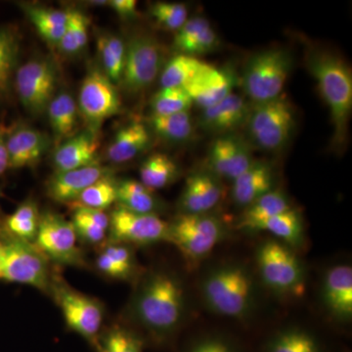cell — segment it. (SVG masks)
Segmentation results:
<instances>
[{"label":"cell","instance_id":"cell-34","mask_svg":"<svg viewBox=\"0 0 352 352\" xmlns=\"http://www.w3.org/2000/svg\"><path fill=\"white\" fill-rule=\"evenodd\" d=\"M206 63L189 55L171 58L161 75L162 87L184 88L203 69Z\"/></svg>","mask_w":352,"mask_h":352},{"label":"cell","instance_id":"cell-46","mask_svg":"<svg viewBox=\"0 0 352 352\" xmlns=\"http://www.w3.org/2000/svg\"><path fill=\"white\" fill-rule=\"evenodd\" d=\"M109 6L112 7L118 15L126 19L135 17L138 14V1L135 0H112L109 2Z\"/></svg>","mask_w":352,"mask_h":352},{"label":"cell","instance_id":"cell-5","mask_svg":"<svg viewBox=\"0 0 352 352\" xmlns=\"http://www.w3.org/2000/svg\"><path fill=\"white\" fill-rule=\"evenodd\" d=\"M292 57L284 50H268L250 58L243 74V88L256 104L281 96L291 73Z\"/></svg>","mask_w":352,"mask_h":352},{"label":"cell","instance_id":"cell-32","mask_svg":"<svg viewBox=\"0 0 352 352\" xmlns=\"http://www.w3.org/2000/svg\"><path fill=\"white\" fill-rule=\"evenodd\" d=\"M149 124L157 135L170 142H185L194 133L193 122L189 112L168 116L153 115Z\"/></svg>","mask_w":352,"mask_h":352},{"label":"cell","instance_id":"cell-1","mask_svg":"<svg viewBox=\"0 0 352 352\" xmlns=\"http://www.w3.org/2000/svg\"><path fill=\"white\" fill-rule=\"evenodd\" d=\"M184 302L179 280L168 273H155L146 280L136 298V316L157 342H162L179 326Z\"/></svg>","mask_w":352,"mask_h":352},{"label":"cell","instance_id":"cell-15","mask_svg":"<svg viewBox=\"0 0 352 352\" xmlns=\"http://www.w3.org/2000/svg\"><path fill=\"white\" fill-rule=\"evenodd\" d=\"M252 163L247 145L236 136H221L210 147L208 164L214 176L235 180Z\"/></svg>","mask_w":352,"mask_h":352},{"label":"cell","instance_id":"cell-42","mask_svg":"<svg viewBox=\"0 0 352 352\" xmlns=\"http://www.w3.org/2000/svg\"><path fill=\"white\" fill-rule=\"evenodd\" d=\"M208 25V21L203 17H194L186 21V23L176 32L173 41L176 50L179 51V54L189 55L192 45Z\"/></svg>","mask_w":352,"mask_h":352},{"label":"cell","instance_id":"cell-29","mask_svg":"<svg viewBox=\"0 0 352 352\" xmlns=\"http://www.w3.org/2000/svg\"><path fill=\"white\" fill-rule=\"evenodd\" d=\"M73 223L76 235L90 244H99L105 239L110 219L103 210L74 207Z\"/></svg>","mask_w":352,"mask_h":352},{"label":"cell","instance_id":"cell-37","mask_svg":"<svg viewBox=\"0 0 352 352\" xmlns=\"http://www.w3.org/2000/svg\"><path fill=\"white\" fill-rule=\"evenodd\" d=\"M118 183L110 175L104 176L90 185L80 194L71 207H82L103 210L117 201Z\"/></svg>","mask_w":352,"mask_h":352},{"label":"cell","instance_id":"cell-39","mask_svg":"<svg viewBox=\"0 0 352 352\" xmlns=\"http://www.w3.org/2000/svg\"><path fill=\"white\" fill-rule=\"evenodd\" d=\"M89 20L80 10H68L66 31L58 46L66 54H76L82 51L88 41Z\"/></svg>","mask_w":352,"mask_h":352},{"label":"cell","instance_id":"cell-7","mask_svg":"<svg viewBox=\"0 0 352 352\" xmlns=\"http://www.w3.org/2000/svg\"><path fill=\"white\" fill-rule=\"evenodd\" d=\"M256 258L261 276L270 289L285 295H302L305 272L298 256L288 245L267 241L259 248Z\"/></svg>","mask_w":352,"mask_h":352},{"label":"cell","instance_id":"cell-24","mask_svg":"<svg viewBox=\"0 0 352 352\" xmlns=\"http://www.w3.org/2000/svg\"><path fill=\"white\" fill-rule=\"evenodd\" d=\"M150 141L151 136L147 127L141 122H131L117 132L106 156L112 163H126L147 149Z\"/></svg>","mask_w":352,"mask_h":352},{"label":"cell","instance_id":"cell-33","mask_svg":"<svg viewBox=\"0 0 352 352\" xmlns=\"http://www.w3.org/2000/svg\"><path fill=\"white\" fill-rule=\"evenodd\" d=\"M97 50L105 69V75L115 85L120 82L124 61H126V45L118 36H100L97 41Z\"/></svg>","mask_w":352,"mask_h":352},{"label":"cell","instance_id":"cell-41","mask_svg":"<svg viewBox=\"0 0 352 352\" xmlns=\"http://www.w3.org/2000/svg\"><path fill=\"white\" fill-rule=\"evenodd\" d=\"M155 21L166 31L177 32L188 20V10L182 3L157 2L150 9Z\"/></svg>","mask_w":352,"mask_h":352},{"label":"cell","instance_id":"cell-2","mask_svg":"<svg viewBox=\"0 0 352 352\" xmlns=\"http://www.w3.org/2000/svg\"><path fill=\"white\" fill-rule=\"evenodd\" d=\"M307 68L314 76L324 100L330 109L333 145L346 143L352 109V75L344 60L325 50L308 53Z\"/></svg>","mask_w":352,"mask_h":352},{"label":"cell","instance_id":"cell-17","mask_svg":"<svg viewBox=\"0 0 352 352\" xmlns=\"http://www.w3.org/2000/svg\"><path fill=\"white\" fill-rule=\"evenodd\" d=\"M233 85L230 74L205 64L198 75L183 89L188 94L193 103L204 110L232 94Z\"/></svg>","mask_w":352,"mask_h":352},{"label":"cell","instance_id":"cell-36","mask_svg":"<svg viewBox=\"0 0 352 352\" xmlns=\"http://www.w3.org/2000/svg\"><path fill=\"white\" fill-rule=\"evenodd\" d=\"M19 53L17 34L10 29L0 28V101L10 90L11 80Z\"/></svg>","mask_w":352,"mask_h":352},{"label":"cell","instance_id":"cell-45","mask_svg":"<svg viewBox=\"0 0 352 352\" xmlns=\"http://www.w3.org/2000/svg\"><path fill=\"white\" fill-rule=\"evenodd\" d=\"M104 252L110 256L111 258L115 259L122 266L126 267L127 270L134 271V258L133 254L129 247L126 245L120 244H112L108 245L107 247L104 249Z\"/></svg>","mask_w":352,"mask_h":352},{"label":"cell","instance_id":"cell-6","mask_svg":"<svg viewBox=\"0 0 352 352\" xmlns=\"http://www.w3.org/2000/svg\"><path fill=\"white\" fill-rule=\"evenodd\" d=\"M247 120L250 138L256 146L267 151L279 150L286 145L296 122L293 106L282 95L256 104Z\"/></svg>","mask_w":352,"mask_h":352},{"label":"cell","instance_id":"cell-44","mask_svg":"<svg viewBox=\"0 0 352 352\" xmlns=\"http://www.w3.org/2000/svg\"><path fill=\"white\" fill-rule=\"evenodd\" d=\"M96 264L97 267L102 273L107 275L108 277L113 278V279H127L133 273V271L127 270L126 267L122 266V264L116 261L104 252L99 254Z\"/></svg>","mask_w":352,"mask_h":352},{"label":"cell","instance_id":"cell-20","mask_svg":"<svg viewBox=\"0 0 352 352\" xmlns=\"http://www.w3.org/2000/svg\"><path fill=\"white\" fill-rule=\"evenodd\" d=\"M99 143L96 134L92 132L76 133L60 145L53 156L56 173L76 170L98 164Z\"/></svg>","mask_w":352,"mask_h":352},{"label":"cell","instance_id":"cell-19","mask_svg":"<svg viewBox=\"0 0 352 352\" xmlns=\"http://www.w3.org/2000/svg\"><path fill=\"white\" fill-rule=\"evenodd\" d=\"M221 185L214 175L199 173L190 175L185 183L179 206L183 214H208L221 199Z\"/></svg>","mask_w":352,"mask_h":352},{"label":"cell","instance_id":"cell-3","mask_svg":"<svg viewBox=\"0 0 352 352\" xmlns=\"http://www.w3.org/2000/svg\"><path fill=\"white\" fill-rule=\"evenodd\" d=\"M203 294L208 307L217 314L242 318L252 307V278L241 266H224L208 275Z\"/></svg>","mask_w":352,"mask_h":352},{"label":"cell","instance_id":"cell-49","mask_svg":"<svg viewBox=\"0 0 352 352\" xmlns=\"http://www.w3.org/2000/svg\"><path fill=\"white\" fill-rule=\"evenodd\" d=\"M346 352H349V351H346Z\"/></svg>","mask_w":352,"mask_h":352},{"label":"cell","instance_id":"cell-8","mask_svg":"<svg viewBox=\"0 0 352 352\" xmlns=\"http://www.w3.org/2000/svg\"><path fill=\"white\" fill-rule=\"evenodd\" d=\"M221 223L214 217L182 214L170 224V242L178 248L191 263H200L214 249L222 238Z\"/></svg>","mask_w":352,"mask_h":352},{"label":"cell","instance_id":"cell-28","mask_svg":"<svg viewBox=\"0 0 352 352\" xmlns=\"http://www.w3.org/2000/svg\"><path fill=\"white\" fill-rule=\"evenodd\" d=\"M24 10L38 34L48 43L58 45L66 31L68 11L28 6Z\"/></svg>","mask_w":352,"mask_h":352},{"label":"cell","instance_id":"cell-14","mask_svg":"<svg viewBox=\"0 0 352 352\" xmlns=\"http://www.w3.org/2000/svg\"><path fill=\"white\" fill-rule=\"evenodd\" d=\"M78 108L83 119L96 129L120 112L122 102L107 76L99 69H92L82 80Z\"/></svg>","mask_w":352,"mask_h":352},{"label":"cell","instance_id":"cell-11","mask_svg":"<svg viewBox=\"0 0 352 352\" xmlns=\"http://www.w3.org/2000/svg\"><path fill=\"white\" fill-rule=\"evenodd\" d=\"M51 291L63 314L67 326L94 346L103 322L101 303L64 283L53 282Z\"/></svg>","mask_w":352,"mask_h":352},{"label":"cell","instance_id":"cell-27","mask_svg":"<svg viewBox=\"0 0 352 352\" xmlns=\"http://www.w3.org/2000/svg\"><path fill=\"white\" fill-rule=\"evenodd\" d=\"M139 175L140 182L153 192L175 182L178 175L177 164L168 155L157 153L148 157L141 164Z\"/></svg>","mask_w":352,"mask_h":352},{"label":"cell","instance_id":"cell-26","mask_svg":"<svg viewBox=\"0 0 352 352\" xmlns=\"http://www.w3.org/2000/svg\"><path fill=\"white\" fill-rule=\"evenodd\" d=\"M289 201L282 192L271 190L245 207L238 227L256 230V227L270 217L291 210Z\"/></svg>","mask_w":352,"mask_h":352},{"label":"cell","instance_id":"cell-40","mask_svg":"<svg viewBox=\"0 0 352 352\" xmlns=\"http://www.w3.org/2000/svg\"><path fill=\"white\" fill-rule=\"evenodd\" d=\"M193 101L183 88L162 87L153 96L151 108L153 115L168 116L188 112Z\"/></svg>","mask_w":352,"mask_h":352},{"label":"cell","instance_id":"cell-23","mask_svg":"<svg viewBox=\"0 0 352 352\" xmlns=\"http://www.w3.org/2000/svg\"><path fill=\"white\" fill-rule=\"evenodd\" d=\"M273 187L272 170L268 164L254 163L233 180V200L237 205L248 207Z\"/></svg>","mask_w":352,"mask_h":352},{"label":"cell","instance_id":"cell-43","mask_svg":"<svg viewBox=\"0 0 352 352\" xmlns=\"http://www.w3.org/2000/svg\"><path fill=\"white\" fill-rule=\"evenodd\" d=\"M183 352H242L232 340L222 336H205L192 342Z\"/></svg>","mask_w":352,"mask_h":352},{"label":"cell","instance_id":"cell-48","mask_svg":"<svg viewBox=\"0 0 352 352\" xmlns=\"http://www.w3.org/2000/svg\"><path fill=\"white\" fill-rule=\"evenodd\" d=\"M2 251H3V243H2V239L0 238V265H1Z\"/></svg>","mask_w":352,"mask_h":352},{"label":"cell","instance_id":"cell-21","mask_svg":"<svg viewBox=\"0 0 352 352\" xmlns=\"http://www.w3.org/2000/svg\"><path fill=\"white\" fill-rule=\"evenodd\" d=\"M324 302L340 321L352 317V270L349 265L333 266L324 280Z\"/></svg>","mask_w":352,"mask_h":352},{"label":"cell","instance_id":"cell-30","mask_svg":"<svg viewBox=\"0 0 352 352\" xmlns=\"http://www.w3.org/2000/svg\"><path fill=\"white\" fill-rule=\"evenodd\" d=\"M117 201L119 207L138 214H155L157 201L152 191L133 179L118 183Z\"/></svg>","mask_w":352,"mask_h":352},{"label":"cell","instance_id":"cell-12","mask_svg":"<svg viewBox=\"0 0 352 352\" xmlns=\"http://www.w3.org/2000/svg\"><path fill=\"white\" fill-rule=\"evenodd\" d=\"M36 247L46 258L64 265H82V254L73 223L54 212L39 217Z\"/></svg>","mask_w":352,"mask_h":352},{"label":"cell","instance_id":"cell-4","mask_svg":"<svg viewBox=\"0 0 352 352\" xmlns=\"http://www.w3.org/2000/svg\"><path fill=\"white\" fill-rule=\"evenodd\" d=\"M3 243L0 280L8 283L29 285L47 293L52 289L48 259L36 245L0 233Z\"/></svg>","mask_w":352,"mask_h":352},{"label":"cell","instance_id":"cell-47","mask_svg":"<svg viewBox=\"0 0 352 352\" xmlns=\"http://www.w3.org/2000/svg\"><path fill=\"white\" fill-rule=\"evenodd\" d=\"M8 129L0 124V177L9 170L8 150H7L6 138Z\"/></svg>","mask_w":352,"mask_h":352},{"label":"cell","instance_id":"cell-18","mask_svg":"<svg viewBox=\"0 0 352 352\" xmlns=\"http://www.w3.org/2000/svg\"><path fill=\"white\" fill-rule=\"evenodd\" d=\"M109 175L107 168L99 164L55 173L47 183V194L57 203L71 205L90 185Z\"/></svg>","mask_w":352,"mask_h":352},{"label":"cell","instance_id":"cell-22","mask_svg":"<svg viewBox=\"0 0 352 352\" xmlns=\"http://www.w3.org/2000/svg\"><path fill=\"white\" fill-rule=\"evenodd\" d=\"M250 110L239 95L229 94L214 106L204 109L201 126L214 133H226L241 126L249 117Z\"/></svg>","mask_w":352,"mask_h":352},{"label":"cell","instance_id":"cell-13","mask_svg":"<svg viewBox=\"0 0 352 352\" xmlns=\"http://www.w3.org/2000/svg\"><path fill=\"white\" fill-rule=\"evenodd\" d=\"M109 219L112 244L150 245L170 239V224L156 214H138L118 207Z\"/></svg>","mask_w":352,"mask_h":352},{"label":"cell","instance_id":"cell-38","mask_svg":"<svg viewBox=\"0 0 352 352\" xmlns=\"http://www.w3.org/2000/svg\"><path fill=\"white\" fill-rule=\"evenodd\" d=\"M94 346L97 352H144L143 340L120 326H115L99 335Z\"/></svg>","mask_w":352,"mask_h":352},{"label":"cell","instance_id":"cell-16","mask_svg":"<svg viewBox=\"0 0 352 352\" xmlns=\"http://www.w3.org/2000/svg\"><path fill=\"white\" fill-rule=\"evenodd\" d=\"M9 168L34 166L48 148V138L38 129L25 126L8 129L6 138Z\"/></svg>","mask_w":352,"mask_h":352},{"label":"cell","instance_id":"cell-9","mask_svg":"<svg viewBox=\"0 0 352 352\" xmlns=\"http://www.w3.org/2000/svg\"><path fill=\"white\" fill-rule=\"evenodd\" d=\"M163 61V51L152 36L138 34L126 46V61L120 82L129 94H138L156 80Z\"/></svg>","mask_w":352,"mask_h":352},{"label":"cell","instance_id":"cell-10","mask_svg":"<svg viewBox=\"0 0 352 352\" xmlns=\"http://www.w3.org/2000/svg\"><path fill=\"white\" fill-rule=\"evenodd\" d=\"M14 85L21 103L29 112L43 113L55 97L56 69L48 60H30L16 72Z\"/></svg>","mask_w":352,"mask_h":352},{"label":"cell","instance_id":"cell-25","mask_svg":"<svg viewBox=\"0 0 352 352\" xmlns=\"http://www.w3.org/2000/svg\"><path fill=\"white\" fill-rule=\"evenodd\" d=\"M53 133L59 140H68L76 134L78 108L75 99L67 92L55 95L47 108Z\"/></svg>","mask_w":352,"mask_h":352},{"label":"cell","instance_id":"cell-31","mask_svg":"<svg viewBox=\"0 0 352 352\" xmlns=\"http://www.w3.org/2000/svg\"><path fill=\"white\" fill-rule=\"evenodd\" d=\"M264 352H324L320 340L302 329L282 331L268 340Z\"/></svg>","mask_w":352,"mask_h":352},{"label":"cell","instance_id":"cell-35","mask_svg":"<svg viewBox=\"0 0 352 352\" xmlns=\"http://www.w3.org/2000/svg\"><path fill=\"white\" fill-rule=\"evenodd\" d=\"M256 230L268 231L289 245H298L302 240V219L293 208L261 222Z\"/></svg>","mask_w":352,"mask_h":352}]
</instances>
